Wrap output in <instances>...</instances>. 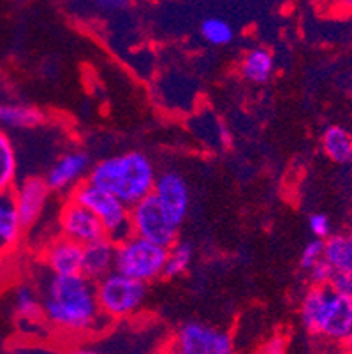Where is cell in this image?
Listing matches in <instances>:
<instances>
[{
	"instance_id": "cell-2",
	"label": "cell",
	"mask_w": 352,
	"mask_h": 354,
	"mask_svg": "<svg viewBox=\"0 0 352 354\" xmlns=\"http://www.w3.org/2000/svg\"><path fill=\"white\" fill-rule=\"evenodd\" d=\"M155 166L141 152H127L102 159L92 166L86 180L106 189L132 207L154 191Z\"/></svg>"
},
{
	"instance_id": "cell-18",
	"label": "cell",
	"mask_w": 352,
	"mask_h": 354,
	"mask_svg": "<svg viewBox=\"0 0 352 354\" xmlns=\"http://www.w3.org/2000/svg\"><path fill=\"white\" fill-rule=\"evenodd\" d=\"M324 153L337 164H347L352 160V136L344 127L329 125L322 134Z\"/></svg>"
},
{
	"instance_id": "cell-16",
	"label": "cell",
	"mask_w": 352,
	"mask_h": 354,
	"mask_svg": "<svg viewBox=\"0 0 352 354\" xmlns=\"http://www.w3.org/2000/svg\"><path fill=\"white\" fill-rule=\"evenodd\" d=\"M275 71V57L268 48L257 46L248 50L240 62V73L250 83H266Z\"/></svg>"
},
{
	"instance_id": "cell-29",
	"label": "cell",
	"mask_w": 352,
	"mask_h": 354,
	"mask_svg": "<svg viewBox=\"0 0 352 354\" xmlns=\"http://www.w3.org/2000/svg\"><path fill=\"white\" fill-rule=\"evenodd\" d=\"M93 4L104 12H120L131 6V0H93Z\"/></svg>"
},
{
	"instance_id": "cell-22",
	"label": "cell",
	"mask_w": 352,
	"mask_h": 354,
	"mask_svg": "<svg viewBox=\"0 0 352 354\" xmlns=\"http://www.w3.org/2000/svg\"><path fill=\"white\" fill-rule=\"evenodd\" d=\"M15 308L16 315H18L21 321L35 323V321L43 315V304H41V298H39L37 292L27 284H21L16 288Z\"/></svg>"
},
{
	"instance_id": "cell-31",
	"label": "cell",
	"mask_w": 352,
	"mask_h": 354,
	"mask_svg": "<svg viewBox=\"0 0 352 354\" xmlns=\"http://www.w3.org/2000/svg\"><path fill=\"white\" fill-rule=\"evenodd\" d=\"M342 344H344V347L349 351V353H352V331L347 335V337H345L344 342Z\"/></svg>"
},
{
	"instance_id": "cell-26",
	"label": "cell",
	"mask_w": 352,
	"mask_h": 354,
	"mask_svg": "<svg viewBox=\"0 0 352 354\" xmlns=\"http://www.w3.org/2000/svg\"><path fill=\"white\" fill-rule=\"evenodd\" d=\"M329 289L352 300V270L335 272L333 279L329 282Z\"/></svg>"
},
{
	"instance_id": "cell-6",
	"label": "cell",
	"mask_w": 352,
	"mask_h": 354,
	"mask_svg": "<svg viewBox=\"0 0 352 354\" xmlns=\"http://www.w3.org/2000/svg\"><path fill=\"white\" fill-rule=\"evenodd\" d=\"M132 234L154 241L160 247L173 245L178 240L180 224L169 217L154 194H148L131 207Z\"/></svg>"
},
{
	"instance_id": "cell-7",
	"label": "cell",
	"mask_w": 352,
	"mask_h": 354,
	"mask_svg": "<svg viewBox=\"0 0 352 354\" xmlns=\"http://www.w3.org/2000/svg\"><path fill=\"white\" fill-rule=\"evenodd\" d=\"M173 351L180 354H231L234 342L228 331L192 321L176 331Z\"/></svg>"
},
{
	"instance_id": "cell-21",
	"label": "cell",
	"mask_w": 352,
	"mask_h": 354,
	"mask_svg": "<svg viewBox=\"0 0 352 354\" xmlns=\"http://www.w3.org/2000/svg\"><path fill=\"white\" fill-rule=\"evenodd\" d=\"M322 257L333 266L335 272L352 270V243L349 236H331L324 238V250Z\"/></svg>"
},
{
	"instance_id": "cell-1",
	"label": "cell",
	"mask_w": 352,
	"mask_h": 354,
	"mask_svg": "<svg viewBox=\"0 0 352 354\" xmlns=\"http://www.w3.org/2000/svg\"><path fill=\"white\" fill-rule=\"evenodd\" d=\"M43 315L58 331L71 335L90 333L97 330L104 317L95 298V282L83 273L53 275L46 282L41 296Z\"/></svg>"
},
{
	"instance_id": "cell-3",
	"label": "cell",
	"mask_w": 352,
	"mask_h": 354,
	"mask_svg": "<svg viewBox=\"0 0 352 354\" xmlns=\"http://www.w3.org/2000/svg\"><path fill=\"white\" fill-rule=\"evenodd\" d=\"M166 247L148 241L138 234H129L116 241L115 270L145 284L164 277Z\"/></svg>"
},
{
	"instance_id": "cell-19",
	"label": "cell",
	"mask_w": 352,
	"mask_h": 354,
	"mask_svg": "<svg viewBox=\"0 0 352 354\" xmlns=\"http://www.w3.org/2000/svg\"><path fill=\"white\" fill-rule=\"evenodd\" d=\"M329 288H322V286H314L305 296H303L302 308V323L305 330L310 335H317L319 331V321H321L322 308H324L326 298H328Z\"/></svg>"
},
{
	"instance_id": "cell-12",
	"label": "cell",
	"mask_w": 352,
	"mask_h": 354,
	"mask_svg": "<svg viewBox=\"0 0 352 354\" xmlns=\"http://www.w3.org/2000/svg\"><path fill=\"white\" fill-rule=\"evenodd\" d=\"M90 171V157L85 152H69L62 156L50 173L46 175V183L51 191L62 192L74 189Z\"/></svg>"
},
{
	"instance_id": "cell-13",
	"label": "cell",
	"mask_w": 352,
	"mask_h": 354,
	"mask_svg": "<svg viewBox=\"0 0 352 354\" xmlns=\"http://www.w3.org/2000/svg\"><path fill=\"white\" fill-rule=\"evenodd\" d=\"M44 263L53 275L82 273L83 245L67 236L57 238L48 245L44 252Z\"/></svg>"
},
{
	"instance_id": "cell-27",
	"label": "cell",
	"mask_w": 352,
	"mask_h": 354,
	"mask_svg": "<svg viewBox=\"0 0 352 354\" xmlns=\"http://www.w3.org/2000/svg\"><path fill=\"white\" fill-rule=\"evenodd\" d=\"M322 250H324V240H321V238H314L312 241H308L302 252L303 268L308 270L314 263H317V261L322 257Z\"/></svg>"
},
{
	"instance_id": "cell-23",
	"label": "cell",
	"mask_w": 352,
	"mask_h": 354,
	"mask_svg": "<svg viewBox=\"0 0 352 354\" xmlns=\"http://www.w3.org/2000/svg\"><path fill=\"white\" fill-rule=\"evenodd\" d=\"M194 250L187 241H174L173 245L167 247L166 263H164V277H178L187 272L192 261Z\"/></svg>"
},
{
	"instance_id": "cell-30",
	"label": "cell",
	"mask_w": 352,
	"mask_h": 354,
	"mask_svg": "<svg viewBox=\"0 0 352 354\" xmlns=\"http://www.w3.org/2000/svg\"><path fill=\"white\" fill-rule=\"evenodd\" d=\"M286 349H287V342L284 337H280V335L271 337V339L266 340V344L263 346V353L266 354H282L286 353Z\"/></svg>"
},
{
	"instance_id": "cell-10",
	"label": "cell",
	"mask_w": 352,
	"mask_h": 354,
	"mask_svg": "<svg viewBox=\"0 0 352 354\" xmlns=\"http://www.w3.org/2000/svg\"><path fill=\"white\" fill-rule=\"evenodd\" d=\"M352 331V300L329 289L319 321L317 335L329 342L342 344Z\"/></svg>"
},
{
	"instance_id": "cell-17",
	"label": "cell",
	"mask_w": 352,
	"mask_h": 354,
	"mask_svg": "<svg viewBox=\"0 0 352 354\" xmlns=\"http://www.w3.org/2000/svg\"><path fill=\"white\" fill-rule=\"evenodd\" d=\"M44 113L35 106L0 102V125L9 129H32L44 122Z\"/></svg>"
},
{
	"instance_id": "cell-32",
	"label": "cell",
	"mask_w": 352,
	"mask_h": 354,
	"mask_svg": "<svg viewBox=\"0 0 352 354\" xmlns=\"http://www.w3.org/2000/svg\"><path fill=\"white\" fill-rule=\"evenodd\" d=\"M340 6L347 11H352V0H340Z\"/></svg>"
},
{
	"instance_id": "cell-33",
	"label": "cell",
	"mask_w": 352,
	"mask_h": 354,
	"mask_svg": "<svg viewBox=\"0 0 352 354\" xmlns=\"http://www.w3.org/2000/svg\"><path fill=\"white\" fill-rule=\"evenodd\" d=\"M349 92H351V95H352V83H351V88H349Z\"/></svg>"
},
{
	"instance_id": "cell-8",
	"label": "cell",
	"mask_w": 352,
	"mask_h": 354,
	"mask_svg": "<svg viewBox=\"0 0 352 354\" xmlns=\"http://www.w3.org/2000/svg\"><path fill=\"white\" fill-rule=\"evenodd\" d=\"M60 231L62 236L71 238L82 245L106 236L102 224L93 215V212L73 198L67 199L60 212Z\"/></svg>"
},
{
	"instance_id": "cell-9",
	"label": "cell",
	"mask_w": 352,
	"mask_h": 354,
	"mask_svg": "<svg viewBox=\"0 0 352 354\" xmlns=\"http://www.w3.org/2000/svg\"><path fill=\"white\" fill-rule=\"evenodd\" d=\"M151 194L176 224H182L189 212L190 192L185 178L180 173L164 171L157 175Z\"/></svg>"
},
{
	"instance_id": "cell-4",
	"label": "cell",
	"mask_w": 352,
	"mask_h": 354,
	"mask_svg": "<svg viewBox=\"0 0 352 354\" xmlns=\"http://www.w3.org/2000/svg\"><path fill=\"white\" fill-rule=\"evenodd\" d=\"M71 198L93 212V215L102 224L104 234L111 240L118 241L132 234L131 207L106 189L86 180L83 183H77L71 191Z\"/></svg>"
},
{
	"instance_id": "cell-15",
	"label": "cell",
	"mask_w": 352,
	"mask_h": 354,
	"mask_svg": "<svg viewBox=\"0 0 352 354\" xmlns=\"http://www.w3.org/2000/svg\"><path fill=\"white\" fill-rule=\"evenodd\" d=\"M24 230L12 192H0V254L8 252L18 243Z\"/></svg>"
},
{
	"instance_id": "cell-25",
	"label": "cell",
	"mask_w": 352,
	"mask_h": 354,
	"mask_svg": "<svg viewBox=\"0 0 352 354\" xmlns=\"http://www.w3.org/2000/svg\"><path fill=\"white\" fill-rule=\"evenodd\" d=\"M310 272V281L314 286H322V288H329V282L333 279L335 275V268L329 265L328 261L324 257L314 263V265L308 268Z\"/></svg>"
},
{
	"instance_id": "cell-34",
	"label": "cell",
	"mask_w": 352,
	"mask_h": 354,
	"mask_svg": "<svg viewBox=\"0 0 352 354\" xmlns=\"http://www.w3.org/2000/svg\"><path fill=\"white\" fill-rule=\"evenodd\" d=\"M349 240H351V243H352V233H351V236H349Z\"/></svg>"
},
{
	"instance_id": "cell-5",
	"label": "cell",
	"mask_w": 352,
	"mask_h": 354,
	"mask_svg": "<svg viewBox=\"0 0 352 354\" xmlns=\"http://www.w3.org/2000/svg\"><path fill=\"white\" fill-rule=\"evenodd\" d=\"M148 284L136 281L124 273L109 272L95 282V298L99 310L109 319H125L140 310L147 298Z\"/></svg>"
},
{
	"instance_id": "cell-24",
	"label": "cell",
	"mask_w": 352,
	"mask_h": 354,
	"mask_svg": "<svg viewBox=\"0 0 352 354\" xmlns=\"http://www.w3.org/2000/svg\"><path fill=\"white\" fill-rule=\"evenodd\" d=\"M199 30H201L203 39L213 46H225L234 39V30H232L231 25L222 18H217V16L203 20Z\"/></svg>"
},
{
	"instance_id": "cell-20",
	"label": "cell",
	"mask_w": 352,
	"mask_h": 354,
	"mask_svg": "<svg viewBox=\"0 0 352 354\" xmlns=\"http://www.w3.org/2000/svg\"><path fill=\"white\" fill-rule=\"evenodd\" d=\"M18 159L11 138L0 129V192H9L16 185Z\"/></svg>"
},
{
	"instance_id": "cell-14",
	"label": "cell",
	"mask_w": 352,
	"mask_h": 354,
	"mask_svg": "<svg viewBox=\"0 0 352 354\" xmlns=\"http://www.w3.org/2000/svg\"><path fill=\"white\" fill-rule=\"evenodd\" d=\"M115 249L116 241L109 236L97 238V240L83 245V275L92 282H97L109 272H113L115 270Z\"/></svg>"
},
{
	"instance_id": "cell-28",
	"label": "cell",
	"mask_w": 352,
	"mask_h": 354,
	"mask_svg": "<svg viewBox=\"0 0 352 354\" xmlns=\"http://www.w3.org/2000/svg\"><path fill=\"white\" fill-rule=\"evenodd\" d=\"M308 227L315 238H328L331 234V222H329L328 215L324 214H312L308 218Z\"/></svg>"
},
{
	"instance_id": "cell-11",
	"label": "cell",
	"mask_w": 352,
	"mask_h": 354,
	"mask_svg": "<svg viewBox=\"0 0 352 354\" xmlns=\"http://www.w3.org/2000/svg\"><path fill=\"white\" fill-rule=\"evenodd\" d=\"M11 192L12 198H15L16 210H18L19 218H21V224L28 227L35 224L41 214H43L51 189L48 187L44 178L28 176L24 182L16 183Z\"/></svg>"
}]
</instances>
